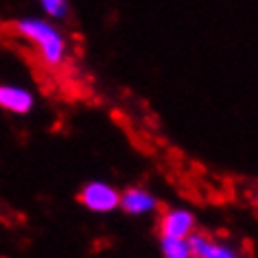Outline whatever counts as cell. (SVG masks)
Segmentation results:
<instances>
[{"label": "cell", "instance_id": "1", "mask_svg": "<svg viewBox=\"0 0 258 258\" xmlns=\"http://www.w3.org/2000/svg\"><path fill=\"white\" fill-rule=\"evenodd\" d=\"M16 31L18 35L24 37L37 48V53L44 59V63L53 68H59L68 57V40L63 31L57 27L55 20L50 18H40V16H22L16 20Z\"/></svg>", "mask_w": 258, "mask_h": 258}, {"label": "cell", "instance_id": "2", "mask_svg": "<svg viewBox=\"0 0 258 258\" xmlns=\"http://www.w3.org/2000/svg\"><path fill=\"white\" fill-rule=\"evenodd\" d=\"M79 204L94 215H109L120 208V190L107 182L92 179L79 190Z\"/></svg>", "mask_w": 258, "mask_h": 258}, {"label": "cell", "instance_id": "3", "mask_svg": "<svg viewBox=\"0 0 258 258\" xmlns=\"http://www.w3.org/2000/svg\"><path fill=\"white\" fill-rule=\"evenodd\" d=\"M35 107V94L27 86L0 83V109L16 116H27Z\"/></svg>", "mask_w": 258, "mask_h": 258}, {"label": "cell", "instance_id": "4", "mask_svg": "<svg viewBox=\"0 0 258 258\" xmlns=\"http://www.w3.org/2000/svg\"><path fill=\"white\" fill-rule=\"evenodd\" d=\"M158 197L143 186H132V188L120 192V210L129 217H147L158 210Z\"/></svg>", "mask_w": 258, "mask_h": 258}, {"label": "cell", "instance_id": "5", "mask_svg": "<svg viewBox=\"0 0 258 258\" xmlns=\"http://www.w3.org/2000/svg\"><path fill=\"white\" fill-rule=\"evenodd\" d=\"M190 251L195 258H236L238 249H234L225 241H215V238L206 236L204 232H190L188 236Z\"/></svg>", "mask_w": 258, "mask_h": 258}, {"label": "cell", "instance_id": "6", "mask_svg": "<svg viewBox=\"0 0 258 258\" xmlns=\"http://www.w3.org/2000/svg\"><path fill=\"white\" fill-rule=\"evenodd\" d=\"M195 232V215L188 208H169L160 217V234L188 238Z\"/></svg>", "mask_w": 258, "mask_h": 258}, {"label": "cell", "instance_id": "7", "mask_svg": "<svg viewBox=\"0 0 258 258\" xmlns=\"http://www.w3.org/2000/svg\"><path fill=\"white\" fill-rule=\"evenodd\" d=\"M160 251H162L164 258H190L192 256L188 238H182V236L160 234Z\"/></svg>", "mask_w": 258, "mask_h": 258}, {"label": "cell", "instance_id": "8", "mask_svg": "<svg viewBox=\"0 0 258 258\" xmlns=\"http://www.w3.org/2000/svg\"><path fill=\"white\" fill-rule=\"evenodd\" d=\"M42 14L50 20H68L70 16V3L68 0H37Z\"/></svg>", "mask_w": 258, "mask_h": 258}]
</instances>
